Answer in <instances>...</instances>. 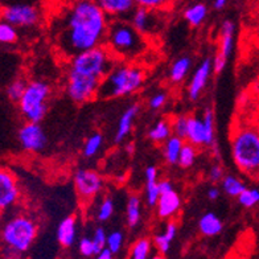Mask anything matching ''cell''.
<instances>
[{
    "mask_svg": "<svg viewBox=\"0 0 259 259\" xmlns=\"http://www.w3.org/2000/svg\"><path fill=\"white\" fill-rule=\"evenodd\" d=\"M144 78L146 74L142 66L135 62L118 61L103 78L97 98L110 99L133 96L143 86Z\"/></svg>",
    "mask_w": 259,
    "mask_h": 259,
    "instance_id": "3957f363",
    "label": "cell"
},
{
    "mask_svg": "<svg viewBox=\"0 0 259 259\" xmlns=\"http://www.w3.org/2000/svg\"><path fill=\"white\" fill-rule=\"evenodd\" d=\"M228 4V0H213V7L215 10H222Z\"/></svg>",
    "mask_w": 259,
    "mask_h": 259,
    "instance_id": "7dc6e473",
    "label": "cell"
},
{
    "mask_svg": "<svg viewBox=\"0 0 259 259\" xmlns=\"http://www.w3.org/2000/svg\"><path fill=\"white\" fill-rule=\"evenodd\" d=\"M51 96V86L48 82L36 81L28 82L24 96L19 101V110L28 122L40 123L48 111V99Z\"/></svg>",
    "mask_w": 259,
    "mask_h": 259,
    "instance_id": "52a82bcc",
    "label": "cell"
},
{
    "mask_svg": "<svg viewBox=\"0 0 259 259\" xmlns=\"http://www.w3.org/2000/svg\"><path fill=\"white\" fill-rule=\"evenodd\" d=\"M185 140L188 143L193 144L196 147L205 146V143H206V133H205V124L202 118H198L196 115L188 116Z\"/></svg>",
    "mask_w": 259,
    "mask_h": 259,
    "instance_id": "44dd1931",
    "label": "cell"
},
{
    "mask_svg": "<svg viewBox=\"0 0 259 259\" xmlns=\"http://www.w3.org/2000/svg\"><path fill=\"white\" fill-rule=\"evenodd\" d=\"M206 196H208V198L210 200V201H215V200L220 197V189L217 187L209 188Z\"/></svg>",
    "mask_w": 259,
    "mask_h": 259,
    "instance_id": "bcb514c9",
    "label": "cell"
},
{
    "mask_svg": "<svg viewBox=\"0 0 259 259\" xmlns=\"http://www.w3.org/2000/svg\"><path fill=\"white\" fill-rule=\"evenodd\" d=\"M118 61L119 60L110 52V49L102 44L70 58L69 69L103 81Z\"/></svg>",
    "mask_w": 259,
    "mask_h": 259,
    "instance_id": "8992f818",
    "label": "cell"
},
{
    "mask_svg": "<svg viewBox=\"0 0 259 259\" xmlns=\"http://www.w3.org/2000/svg\"><path fill=\"white\" fill-rule=\"evenodd\" d=\"M187 126H188V115H179L172 120V131L175 135H178L180 138H184L187 134Z\"/></svg>",
    "mask_w": 259,
    "mask_h": 259,
    "instance_id": "ab89813d",
    "label": "cell"
},
{
    "mask_svg": "<svg viewBox=\"0 0 259 259\" xmlns=\"http://www.w3.org/2000/svg\"><path fill=\"white\" fill-rule=\"evenodd\" d=\"M138 7H144L148 10L160 11L169 4L170 0H134Z\"/></svg>",
    "mask_w": 259,
    "mask_h": 259,
    "instance_id": "b9f144b4",
    "label": "cell"
},
{
    "mask_svg": "<svg viewBox=\"0 0 259 259\" xmlns=\"http://www.w3.org/2000/svg\"><path fill=\"white\" fill-rule=\"evenodd\" d=\"M110 19H128L137 4L134 0H96Z\"/></svg>",
    "mask_w": 259,
    "mask_h": 259,
    "instance_id": "e0dca14e",
    "label": "cell"
},
{
    "mask_svg": "<svg viewBox=\"0 0 259 259\" xmlns=\"http://www.w3.org/2000/svg\"><path fill=\"white\" fill-rule=\"evenodd\" d=\"M208 16V6L204 3L192 4L184 11V19L192 27H200Z\"/></svg>",
    "mask_w": 259,
    "mask_h": 259,
    "instance_id": "83f0119b",
    "label": "cell"
},
{
    "mask_svg": "<svg viewBox=\"0 0 259 259\" xmlns=\"http://www.w3.org/2000/svg\"><path fill=\"white\" fill-rule=\"evenodd\" d=\"M128 20L146 37L147 36H152V33H156L161 24L160 20H159V16H157V11L138 7V6L128 16Z\"/></svg>",
    "mask_w": 259,
    "mask_h": 259,
    "instance_id": "9a60e30c",
    "label": "cell"
},
{
    "mask_svg": "<svg viewBox=\"0 0 259 259\" xmlns=\"http://www.w3.org/2000/svg\"><path fill=\"white\" fill-rule=\"evenodd\" d=\"M157 217L160 220H169L178 214L181 208L180 194L175 191L170 181H160V197L156 204Z\"/></svg>",
    "mask_w": 259,
    "mask_h": 259,
    "instance_id": "4fadbf2b",
    "label": "cell"
},
{
    "mask_svg": "<svg viewBox=\"0 0 259 259\" xmlns=\"http://www.w3.org/2000/svg\"><path fill=\"white\" fill-rule=\"evenodd\" d=\"M107 233H106L105 229L102 226H98V228L94 230L93 233V242L96 245V249H97V254L99 252V250H102L103 247L107 246Z\"/></svg>",
    "mask_w": 259,
    "mask_h": 259,
    "instance_id": "60d3db41",
    "label": "cell"
},
{
    "mask_svg": "<svg viewBox=\"0 0 259 259\" xmlns=\"http://www.w3.org/2000/svg\"><path fill=\"white\" fill-rule=\"evenodd\" d=\"M103 144V137L102 134L94 133L92 134L88 139L85 140L83 148H82V154L85 157H93L98 154Z\"/></svg>",
    "mask_w": 259,
    "mask_h": 259,
    "instance_id": "1f68e13d",
    "label": "cell"
},
{
    "mask_svg": "<svg viewBox=\"0 0 259 259\" xmlns=\"http://www.w3.org/2000/svg\"><path fill=\"white\" fill-rule=\"evenodd\" d=\"M146 179V202L148 206H156L157 200L160 197V181L157 179V168L150 165L144 170Z\"/></svg>",
    "mask_w": 259,
    "mask_h": 259,
    "instance_id": "ffe728a7",
    "label": "cell"
},
{
    "mask_svg": "<svg viewBox=\"0 0 259 259\" xmlns=\"http://www.w3.org/2000/svg\"><path fill=\"white\" fill-rule=\"evenodd\" d=\"M142 220V201L138 194H130L126 205V222L131 229L137 228Z\"/></svg>",
    "mask_w": 259,
    "mask_h": 259,
    "instance_id": "4316f807",
    "label": "cell"
},
{
    "mask_svg": "<svg viewBox=\"0 0 259 259\" xmlns=\"http://www.w3.org/2000/svg\"><path fill=\"white\" fill-rule=\"evenodd\" d=\"M152 245H154V242H151V239L139 238L131 246L128 256L131 259H147L151 255L152 247H155Z\"/></svg>",
    "mask_w": 259,
    "mask_h": 259,
    "instance_id": "f546056e",
    "label": "cell"
},
{
    "mask_svg": "<svg viewBox=\"0 0 259 259\" xmlns=\"http://www.w3.org/2000/svg\"><path fill=\"white\" fill-rule=\"evenodd\" d=\"M170 135H174L172 131V120L163 118V119L157 120L154 126L148 130V138L152 140L154 143L163 144Z\"/></svg>",
    "mask_w": 259,
    "mask_h": 259,
    "instance_id": "484cf974",
    "label": "cell"
},
{
    "mask_svg": "<svg viewBox=\"0 0 259 259\" xmlns=\"http://www.w3.org/2000/svg\"><path fill=\"white\" fill-rule=\"evenodd\" d=\"M38 234V225L27 214L11 217L2 228L3 255L6 258H17L31 249Z\"/></svg>",
    "mask_w": 259,
    "mask_h": 259,
    "instance_id": "277c9868",
    "label": "cell"
},
{
    "mask_svg": "<svg viewBox=\"0 0 259 259\" xmlns=\"http://www.w3.org/2000/svg\"><path fill=\"white\" fill-rule=\"evenodd\" d=\"M192 69V60L188 56L178 58L172 62L168 73V78L172 83H181L188 77Z\"/></svg>",
    "mask_w": 259,
    "mask_h": 259,
    "instance_id": "cb8c5ba5",
    "label": "cell"
},
{
    "mask_svg": "<svg viewBox=\"0 0 259 259\" xmlns=\"http://www.w3.org/2000/svg\"><path fill=\"white\" fill-rule=\"evenodd\" d=\"M17 37H19V33H17V28L15 25L4 20L0 23V42L2 44H15Z\"/></svg>",
    "mask_w": 259,
    "mask_h": 259,
    "instance_id": "d590c367",
    "label": "cell"
},
{
    "mask_svg": "<svg viewBox=\"0 0 259 259\" xmlns=\"http://www.w3.org/2000/svg\"><path fill=\"white\" fill-rule=\"evenodd\" d=\"M187 140L184 138H180L178 135H170L165 142L163 143V156L165 163L169 165H175L179 163L180 152L184 147Z\"/></svg>",
    "mask_w": 259,
    "mask_h": 259,
    "instance_id": "603a6c76",
    "label": "cell"
},
{
    "mask_svg": "<svg viewBox=\"0 0 259 259\" xmlns=\"http://www.w3.org/2000/svg\"><path fill=\"white\" fill-rule=\"evenodd\" d=\"M20 191L16 178L10 169L2 168L0 170V208L6 210L12 208L19 200Z\"/></svg>",
    "mask_w": 259,
    "mask_h": 259,
    "instance_id": "2e32d148",
    "label": "cell"
},
{
    "mask_svg": "<svg viewBox=\"0 0 259 259\" xmlns=\"http://www.w3.org/2000/svg\"><path fill=\"white\" fill-rule=\"evenodd\" d=\"M27 86L28 82L24 78H15L6 88V96H7V98L10 99L11 102L19 103L21 97L24 96Z\"/></svg>",
    "mask_w": 259,
    "mask_h": 259,
    "instance_id": "4dcf8cb0",
    "label": "cell"
},
{
    "mask_svg": "<svg viewBox=\"0 0 259 259\" xmlns=\"http://www.w3.org/2000/svg\"><path fill=\"white\" fill-rule=\"evenodd\" d=\"M105 45L119 61L127 62H135L148 49L147 37L131 24L128 19L110 20Z\"/></svg>",
    "mask_w": 259,
    "mask_h": 259,
    "instance_id": "7a4b0ae2",
    "label": "cell"
},
{
    "mask_svg": "<svg viewBox=\"0 0 259 259\" xmlns=\"http://www.w3.org/2000/svg\"><path fill=\"white\" fill-rule=\"evenodd\" d=\"M77 238V220L74 215H69L60 222L57 228V242L61 247H72Z\"/></svg>",
    "mask_w": 259,
    "mask_h": 259,
    "instance_id": "d6986e66",
    "label": "cell"
},
{
    "mask_svg": "<svg viewBox=\"0 0 259 259\" xmlns=\"http://www.w3.org/2000/svg\"><path fill=\"white\" fill-rule=\"evenodd\" d=\"M221 187L224 193H226L230 197L237 198L239 194L242 193L246 189V185L242 180L234 175H226L225 178L222 179Z\"/></svg>",
    "mask_w": 259,
    "mask_h": 259,
    "instance_id": "f1b7e54d",
    "label": "cell"
},
{
    "mask_svg": "<svg viewBox=\"0 0 259 259\" xmlns=\"http://www.w3.org/2000/svg\"><path fill=\"white\" fill-rule=\"evenodd\" d=\"M110 20L96 0H69L52 20L53 45L60 55L70 60L105 44Z\"/></svg>",
    "mask_w": 259,
    "mask_h": 259,
    "instance_id": "6da1fadb",
    "label": "cell"
},
{
    "mask_svg": "<svg viewBox=\"0 0 259 259\" xmlns=\"http://www.w3.org/2000/svg\"><path fill=\"white\" fill-rule=\"evenodd\" d=\"M196 157H197V147L185 142L184 147H183V150L180 152L178 164L181 168H189L194 164Z\"/></svg>",
    "mask_w": 259,
    "mask_h": 259,
    "instance_id": "e575fe53",
    "label": "cell"
},
{
    "mask_svg": "<svg viewBox=\"0 0 259 259\" xmlns=\"http://www.w3.org/2000/svg\"><path fill=\"white\" fill-rule=\"evenodd\" d=\"M202 119L205 124V133H206V143L205 146L211 147L215 143V124H214V113L210 107L205 110L202 114Z\"/></svg>",
    "mask_w": 259,
    "mask_h": 259,
    "instance_id": "d6a6232c",
    "label": "cell"
},
{
    "mask_svg": "<svg viewBox=\"0 0 259 259\" xmlns=\"http://www.w3.org/2000/svg\"><path fill=\"white\" fill-rule=\"evenodd\" d=\"M114 255H115V254H114V252L111 251L107 246H106V247H103L102 250H99V252L96 255V258L97 259H113Z\"/></svg>",
    "mask_w": 259,
    "mask_h": 259,
    "instance_id": "f6af8a7d",
    "label": "cell"
},
{
    "mask_svg": "<svg viewBox=\"0 0 259 259\" xmlns=\"http://www.w3.org/2000/svg\"><path fill=\"white\" fill-rule=\"evenodd\" d=\"M222 221L220 220V217L214 213H205L202 215L200 221H198V229H200V233L205 237H215L222 232Z\"/></svg>",
    "mask_w": 259,
    "mask_h": 259,
    "instance_id": "d4e9b609",
    "label": "cell"
},
{
    "mask_svg": "<svg viewBox=\"0 0 259 259\" xmlns=\"http://www.w3.org/2000/svg\"><path fill=\"white\" fill-rule=\"evenodd\" d=\"M123 242H124V235L120 230H114V232L109 233V235H107V247L114 254H118L122 250Z\"/></svg>",
    "mask_w": 259,
    "mask_h": 259,
    "instance_id": "74e56055",
    "label": "cell"
},
{
    "mask_svg": "<svg viewBox=\"0 0 259 259\" xmlns=\"http://www.w3.org/2000/svg\"><path fill=\"white\" fill-rule=\"evenodd\" d=\"M75 192L81 201L88 202L94 198L103 188L102 176L94 169L81 168L74 174L73 178Z\"/></svg>",
    "mask_w": 259,
    "mask_h": 259,
    "instance_id": "30bf717a",
    "label": "cell"
},
{
    "mask_svg": "<svg viewBox=\"0 0 259 259\" xmlns=\"http://www.w3.org/2000/svg\"><path fill=\"white\" fill-rule=\"evenodd\" d=\"M234 33L235 25L232 20H225L221 25L219 40V52L215 57L213 58V68H214L215 74L224 72L226 68V64L229 61V57L232 55L233 48H234Z\"/></svg>",
    "mask_w": 259,
    "mask_h": 259,
    "instance_id": "8fae6325",
    "label": "cell"
},
{
    "mask_svg": "<svg viewBox=\"0 0 259 259\" xmlns=\"http://www.w3.org/2000/svg\"><path fill=\"white\" fill-rule=\"evenodd\" d=\"M167 103V94L163 92L156 93L154 96H151L150 101H148V106L152 110H160L164 107V105Z\"/></svg>",
    "mask_w": 259,
    "mask_h": 259,
    "instance_id": "7bdbcfd3",
    "label": "cell"
},
{
    "mask_svg": "<svg viewBox=\"0 0 259 259\" xmlns=\"http://www.w3.org/2000/svg\"><path fill=\"white\" fill-rule=\"evenodd\" d=\"M176 234H178V225H176L175 222L169 221L165 224L163 232L157 233V234L155 235L152 242H154L155 249L159 251V254L165 255V254L169 252L170 243H172V241L175 239Z\"/></svg>",
    "mask_w": 259,
    "mask_h": 259,
    "instance_id": "7402d4cb",
    "label": "cell"
},
{
    "mask_svg": "<svg viewBox=\"0 0 259 259\" xmlns=\"http://www.w3.org/2000/svg\"><path fill=\"white\" fill-rule=\"evenodd\" d=\"M17 138L21 148L27 152H40L48 143L44 130L37 122L25 120L24 124L19 128Z\"/></svg>",
    "mask_w": 259,
    "mask_h": 259,
    "instance_id": "7c38bea8",
    "label": "cell"
},
{
    "mask_svg": "<svg viewBox=\"0 0 259 259\" xmlns=\"http://www.w3.org/2000/svg\"><path fill=\"white\" fill-rule=\"evenodd\" d=\"M213 72H214L213 60L209 57L204 58L197 68H196L193 74H192L191 81H189V85H188L187 89L188 98L194 102V101H197L201 97L202 92H204L206 85H208L209 78H210V75Z\"/></svg>",
    "mask_w": 259,
    "mask_h": 259,
    "instance_id": "5bb4252c",
    "label": "cell"
},
{
    "mask_svg": "<svg viewBox=\"0 0 259 259\" xmlns=\"http://www.w3.org/2000/svg\"><path fill=\"white\" fill-rule=\"evenodd\" d=\"M114 201L110 197H105L102 201L99 202L98 208H97L96 211V219L98 220L99 222H106L109 221L114 214Z\"/></svg>",
    "mask_w": 259,
    "mask_h": 259,
    "instance_id": "8d00e7d4",
    "label": "cell"
},
{
    "mask_svg": "<svg viewBox=\"0 0 259 259\" xmlns=\"http://www.w3.org/2000/svg\"><path fill=\"white\" fill-rule=\"evenodd\" d=\"M2 19L16 28H33L40 23L41 12L31 4H10L2 10Z\"/></svg>",
    "mask_w": 259,
    "mask_h": 259,
    "instance_id": "9c48e42d",
    "label": "cell"
},
{
    "mask_svg": "<svg viewBox=\"0 0 259 259\" xmlns=\"http://www.w3.org/2000/svg\"><path fill=\"white\" fill-rule=\"evenodd\" d=\"M224 178H225V175H224V169H222L221 165H219V164L211 165L210 170H209V179H210L211 183H220Z\"/></svg>",
    "mask_w": 259,
    "mask_h": 259,
    "instance_id": "ee69618b",
    "label": "cell"
},
{
    "mask_svg": "<svg viewBox=\"0 0 259 259\" xmlns=\"http://www.w3.org/2000/svg\"><path fill=\"white\" fill-rule=\"evenodd\" d=\"M232 156L235 165L249 176H259V130L243 127L232 138Z\"/></svg>",
    "mask_w": 259,
    "mask_h": 259,
    "instance_id": "5b68a950",
    "label": "cell"
},
{
    "mask_svg": "<svg viewBox=\"0 0 259 259\" xmlns=\"http://www.w3.org/2000/svg\"><path fill=\"white\" fill-rule=\"evenodd\" d=\"M138 113H139V105L138 103H134V105L128 106L123 111L119 118V122H118V126H116L115 137H114V142L115 143H122L123 140L128 137L131 130H133L134 120L137 118Z\"/></svg>",
    "mask_w": 259,
    "mask_h": 259,
    "instance_id": "ac0fdd59",
    "label": "cell"
},
{
    "mask_svg": "<svg viewBox=\"0 0 259 259\" xmlns=\"http://www.w3.org/2000/svg\"><path fill=\"white\" fill-rule=\"evenodd\" d=\"M102 81L94 77L81 74L68 69L66 74V94L74 103H86L98 97Z\"/></svg>",
    "mask_w": 259,
    "mask_h": 259,
    "instance_id": "ba28073f",
    "label": "cell"
},
{
    "mask_svg": "<svg viewBox=\"0 0 259 259\" xmlns=\"http://www.w3.org/2000/svg\"><path fill=\"white\" fill-rule=\"evenodd\" d=\"M237 200H238V202L242 205L243 208H255V206L259 205V188L246 187L245 191L239 194Z\"/></svg>",
    "mask_w": 259,
    "mask_h": 259,
    "instance_id": "836d02e7",
    "label": "cell"
},
{
    "mask_svg": "<svg viewBox=\"0 0 259 259\" xmlns=\"http://www.w3.org/2000/svg\"><path fill=\"white\" fill-rule=\"evenodd\" d=\"M78 251L82 256L85 258H90V256L97 255V249L96 245L93 242V238L89 237H83V238L79 239L78 242Z\"/></svg>",
    "mask_w": 259,
    "mask_h": 259,
    "instance_id": "f35d334b",
    "label": "cell"
}]
</instances>
